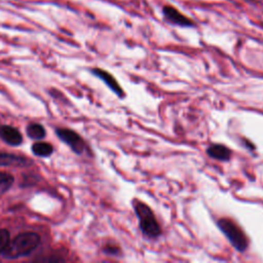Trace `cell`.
Masks as SVG:
<instances>
[{
  "mask_svg": "<svg viewBox=\"0 0 263 263\" xmlns=\"http://www.w3.org/2000/svg\"><path fill=\"white\" fill-rule=\"evenodd\" d=\"M133 209L138 218L142 233L148 238H157L161 234V226L149 205L135 198L133 200Z\"/></svg>",
  "mask_w": 263,
  "mask_h": 263,
  "instance_id": "obj_1",
  "label": "cell"
},
{
  "mask_svg": "<svg viewBox=\"0 0 263 263\" xmlns=\"http://www.w3.org/2000/svg\"><path fill=\"white\" fill-rule=\"evenodd\" d=\"M40 243V236L34 232H24L16 235L3 252L7 259H16L32 253Z\"/></svg>",
  "mask_w": 263,
  "mask_h": 263,
  "instance_id": "obj_2",
  "label": "cell"
},
{
  "mask_svg": "<svg viewBox=\"0 0 263 263\" xmlns=\"http://www.w3.org/2000/svg\"><path fill=\"white\" fill-rule=\"evenodd\" d=\"M217 226L237 252H245L248 249V236L235 221L230 218L223 217L217 221Z\"/></svg>",
  "mask_w": 263,
  "mask_h": 263,
  "instance_id": "obj_3",
  "label": "cell"
},
{
  "mask_svg": "<svg viewBox=\"0 0 263 263\" xmlns=\"http://www.w3.org/2000/svg\"><path fill=\"white\" fill-rule=\"evenodd\" d=\"M55 133H57V136L64 143H66L68 146H70L74 152L81 154L85 150L86 146H85L84 141L74 130H71L68 128H58L55 130Z\"/></svg>",
  "mask_w": 263,
  "mask_h": 263,
  "instance_id": "obj_4",
  "label": "cell"
},
{
  "mask_svg": "<svg viewBox=\"0 0 263 263\" xmlns=\"http://www.w3.org/2000/svg\"><path fill=\"white\" fill-rule=\"evenodd\" d=\"M162 12L164 17L172 24L181 26V27H192L194 26V22L188 16L184 15L177 8L172 5H164L162 8Z\"/></svg>",
  "mask_w": 263,
  "mask_h": 263,
  "instance_id": "obj_5",
  "label": "cell"
},
{
  "mask_svg": "<svg viewBox=\"0 0 263 263\" xmlns=\"http://www.w3.org/2000/svg\"><path fill=\"white\" fill-rule=\"evenodd\" d=\"M92 74L95 76H97L98 78H100L101 80H103L105 82V84L116 95L118 96L119 98H123L125 96L122 87L120 86V84L117 82V80L114 78L113 75H111L109 72L105 71V70H102V69H99V68H96V69H92L91 70Z\"/></svg>",
  "mask_w": 263,
  "mask_h": 263,
  "instance_id": "obj_6",
  "label": "cell"
},
{
  "mask_svg": "<svg viewBox=\"0 0 263 263\" xmlns=\"http://www.w3.org/2000/svg\"><path fill=\"white\" fill-rule=\"evenodd\" d=\"M206 154L209 157L219 161H228L231 158L232 151L230 148L223 144H212L206 148Z\"/></svg>",
  "mask_w": 263,
  "mask_h": 263,
  "instance_id": "obj_7",
  "label": "cell"
},
{
  "mask_svg": "<svg viewBox=\"0 0 263 263\" xmlns=\"http://www.w3.org/2000/svg\"><path fill=\"white\" fill-rule=\"evenodd\" d=\"M0 138L11 146H17L23 142L21 133L13 126L2 125L0 126Z\"/></svg>",
  "mask_w": 263,
  "mask_h": 263,
  "instance_id": "obj_8",
  "label": "cell"
},
{
  "mask_svg": "<svg viewBox=\"0 0 263 263\" xmlns=\"http://www.w3.org/2000/svg\"><path fill=\"white\" fill-rule=\"evenodd\" d=\"M30 163L31 160L26 157L11 153L0 152V166H26Z\"/></svg>",
  "mask_w": 263,
  "mask_h": 263,
  "instance_id": "obj_9",
  "label": "cell"
},
{
  "mask_svg": "<svg viewBox=\"0 0 263 263\" xmlns=\"http://www.w3.org/2000/svg\"><path fill=\"white\" fill-rule=\"evenodd\" d=\"M52 146L48 143L39 142L32 145V152L40 157H47L52 153Z\"/></svg>",
  "mask_w": 263,
  "mask_h": 263,
  "instance_id": "obj_10",
  "label": "cell"
},
{
  "mask_svg": "<svg viewBox=\"0 0 263 263\" xmlns=\"http://www.w3.org/2000/svg\"><path fill=\"white\" fill-rule=\"evenodd\" d=\"M27 135L33 140H41L45 137V129L39 123H30L27 126Z\"/></svg>",
  "mask_w": 263,
  "mask_h": 263,
  "instance_id": "obj_11",
  "label": "cell"
},
{
  "mask_svg": "<svg viewBox=\"0 0 263 263\" xmlns=\"http://www.w3.org/2000/svg\"><path fill=\"white\" fill-rule=\"evenodd\" d=\"M13 177L5 172H0V194L6 192L13 184Z\"/></svg>",
  "mask_w": 263,
  "mask_h": 263,
  "instance_id": "obj_12",
  "label": "cell"
},
{
  "mask_svg": "<svg viewBox=\"0 0 263 263\" xmlns=\"http://www.w3.org/2000/svg\"><path fill=\"white\" fill-rule=\"evenodd\" d=\"M104 253L108 256H120L121 254V249L119 246L113 243V242H109L107 243L104 249H103Z\"/></svg>",
  "mask_w": 263,
  "mask_h": 263,
  "instance_id": "obj_13",
  "label": "cell"
},
{
  "mask_svg": "<svg viewBox=\"0 0 263 263\" xmlns=\"http://www.w3.org/2000/svg\"><path fill=\"white\" fill-rule=\"evenodd\" d=\"M9 242V232L6 229L0 230V254H3L5 248Z\"/></svg>",
  "mask_w": 263,
  "mask_h": 263,
  "instance_id": "obj_14",
  "label": "cell"
}]
</instances>
